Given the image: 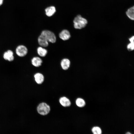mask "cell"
Wrapping results in <instances>:
<instances>
[{"instance_id":"obj_1","label":"cell","mask_w":134,"mask_h":134,"mask_svg":"<svg viewBox=\"0 0 134 134\" xmlns=\"http://www.w3.org/2000/svg\"><path fill=\"white\" fill-rule=\"evenodd\" d=\"M74 27L76 29H81L85 27L87 24L86 19L82 17L80 15L76 16L73 20Z\"/></svg>"},{"instance_id":"obj_2","label":"cell","mask_w":134,"mask_h":134,"mask_svg":"<svg viewBox=\"0 0 134 134\" xmlns=\"http://www.w3.org/2000/svg\"><path fill=\"white\" fill-rule=\"evenodd\" d=\"M38 113L42 115H45L48 114L50 111V106L46 103L44 102L39 103L37 108Z\"/></svg>"},{"instance_id":"obj_3","label":"cell","mask_w":134,"mask_h":134,"mask_svg":"<svg viewBox=\"0 0 134 134\" xmlns=\"http://www.w3.org/2000/svg\"><path fill=\"white\" fill-rule=\"evenodd\" d=\"M41 34L43 36L48 42L54 43L56 41V37L55 34L52 32L48 30L42 31Z\"/></svg>"},{"instance_id":"obj_4","label":"cell","mask_w":134,"mask_h":134,"mask_svg":"<svg viewBox=\"0 0 134 134\" xmlns=\"http://www.w3.org/2000/svg\"><path fill=\"white\" fill-rule=\"evenodd\" d=\"M28 49L25 46L23 45L18 46L16 48V52L17 55L21 57L25 56L27 54Z\"/></svg>"},{"instance_id":"obj_5","label":"cell","mask_w":134,"mask_h":134,"mask_svg":"<svg viewBox=\"0 0 134 134\" xmlns=\"http://www.w3.org/2000/svg\"><path fill=\"white\" fill-rule=\"evenodd\" d=\"M59 36L61 39L65 41L69 39L71 35L69 32L68 30L65 29L62 30L60 33Z\"/></svg>"},{"instance_id":"obj_6","label":"cell","mask_w":134,"mask_h":134,"mask_svg":"<svg viewBox=\"0 0 134 134\" xmlns=\"http://www.w3.org/2000/svg\"><path fill=\"white\" fill-rule=\"evenodd\" d=\"M4 59L9 62L13 61L14 59L13 52L10 50H8L5 52L3 55Z\"/></svg>"},{"instance_id":"obj_7","label":"cell","mask_w":134,"mask_h":134,"mask_svg":"<svg viewBox=\"0 0 134 134\" xmlns=\"http://www.w3.org/2000/svg\"><path fill=\"white\" fill-rule=\"evenodd\" d=\"M38 41L39 45L43 47H47L48 45V41L41 34L38 37Z\"/></svg>"},{"instance_id":"obj_8","label":"cell","mask_w":134,"mask_h":134,"mask_svg":"<svg viewBox=\"0 0 134 134\" xmlns=\"http://www.w3.org/2000/svg\"><path fill=\"white\" fill-rule=\"evenodd\" d=\"M59 102L62 106L65 107H69L71 104L69 99L65 97H61L59 99Z\"/></svg>"},{"instance_id":"obj_9","label":"cell","mask_w":134,"mask_h":134,"mask_svg":"<svg viewBox=\"0 0 134 134\" xmlns=\"http://www.w3.org/2000/svg\"><path fill=\"white\" fill-rule=\"evenodd\" d=\"M70 64V60L68 59L65 58L63 59L60 63L62 69L66 70L69 68Z\"/></svg>"},{"instance_id":"obj_10","label":"cell","mask_w":134,"mask_h":134,"mask_svg":"<svg viewBox=\"0 0 134 134\" xmlns=\"http://www.w3.org/2000/svg\"><path fill=\"white\" fill-rule=\"evenodd\" d=\"M32 64L35 67H39L40 66L42 62V60L38 57H33L31 61Z\"/></svg>"},{"instance_id":"obj_11","label":"cell","mask_w":134,"mask_h":134,"mask_svg":"<svg viewBox=\"0 0 134 134\" xmlns=\"http://www.w3.org/2000/svg\"><path fill=\"white\" fill-rule=\"evenodd\" d=\"M34 77L35 81L38 84H42L44 81V75L41 73L38 72L35 73Z\"/></svg>"},{"instance_id":"obj_12","label":"cell","mask_w":134,"mask_h":134,"mask_svg":"<svg viewBox=\"0 0 134 134\" xmlns=\"http://www.w3.org/2000/svg\"><path fill=\"white\" fill-rule=\"evenodd\" d=\"M37 51L38 55L42 57L46 56L48 52L46 49L41 46L37 48Z\"/></svg>"},{"instance_id":"obj_13","label":"cell","mask_w":134,"mask_h":134,"mask_svg":"<svg viewBox=\"0 0 134 134\" xmlns=\"http://www.w3.org/2000/svg\"><path fill=\"white\" fill-rule=\"evenodd\" d=\"M46 15L48 16H52L56 11L55 7L54 6H51L47 8L45 10Z\"/></svg>"},{"instance_id":"obj_14","label":"cell","mask_w":134,"mask_h":134,"mask_svg":"<svg viewBox=\"0 0 134 134\" xmlns=\"http://www.w3.org/2000/svg\"><path fill=\"white\" fill-rule=\"evenodd\" d=\"M126 14L130 19L134 20V5L129 8L126 11Z\"/></svg>"},{"instance_id":"obj_15","label":"cell","mask_w":134,"mask_h":134,"mask_svg":"<svg viewBox=\"0 0 134 134\" xmlns=\"http://www.w3.org/2000/svg\"><path fill=\"white\" fill-rule=\"evenodd\" d=\"M130 42L127 45V48L129 51L134 50V35L131 37L129 38Z\"/></svg>"},{"instance_id":"obj_16","label":"cell","mask_w":134,"mask_h":134,"mask_svg":"<svg viewBox=\"0 0 134 134\" xmlns=\"http://www.w3.org/2000/svg\"><path fill=\"white\" fill-rule=\"evenodd\" d=\"M76 103L77 106L79 107H83L85 105V102L83 99L79 98L77 99Z\"/></svg>"},{"instance_id":"obj_17","label":"cell","mask_w":134,"mask_h":134,"mask_svg":"<svg viewBox=\"0 0 134 134\" xmlns=\"http://www.w3.org/2000/svg\"><path fill=\"white\" fill-rule=\"evenodd\" d=\"M92 131L93 134H101V130L99 127H93L92 128Z\"/></svg>"},{"instance_id":"obj_18","label":"cell","mask_w":134,"mask_h":134,"mask_svg":"<svg viewBox=\"0 0 134 134\" xmlns=\"http://www.w3.org/2000/svg\"><path fill=\"white\" fill-rule=\"evenodd\" d=\"M3 0H0V6L2 4Z\"/></svg>"},{"instance_id":"obj_19","label":"cell","mask_w":134,"mask_h":134,"mask_svg":"<svg viewBox=\"0 0 134 134\" xmlns=\"http://www.w3.org/2000/svg\"><path fill=\"white\" fill-rule=\"evenodd\" d=\"M125 134H132L131 133L129 132H127Z\"/></svg>"}]
</instances>
